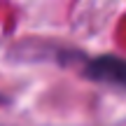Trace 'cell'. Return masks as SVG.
Returning a JSON list of instances; mask_svg holds the SVG:
<instances>
[{
  "label": "cell",
  "mask_w": 126,
  "mask_h": 126,
  "mask_svg": "<svg viewBox=\"0 0 126 126\" xmlns=\"http://www.w3.org/2000/svg\"><path fill=\"white\" fill-rule=\"evenodd\" d=\"M91 79L105 82L117 89H126V61L117 56H100V59L91 61L86 68Z\"/></svg>",
  "instance_id": "1"
}]
</instances>
